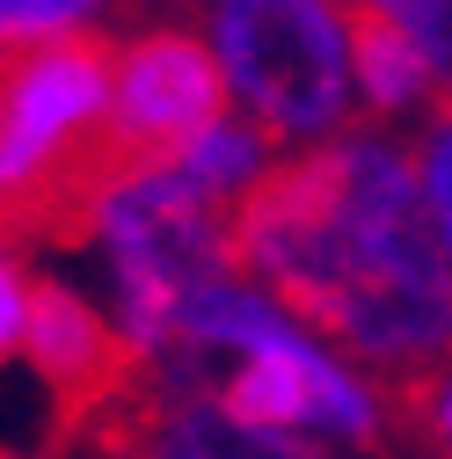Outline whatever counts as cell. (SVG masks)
I'll use <instances>...</instances> for the list:
<instances>
[{"label":"cell","mask_w":452,"mask_h":459,"mask_svg":"<svg viewBox=\"0 0 452 459\" xmlns=\"http://www.w3.org/2000/svg\"><path fill=\"white\" fill-rule=\"evenodd\" d=\"M146 386H212L234 416L328 452H387L394 416H402L394 386L372 365H358L335 335H321L241 263L190 292L176 321V358Z\"/></svg>","instance_id":"2"},{"label":"cell","mask_w":452,"mask_h":459,"mask_svg":"<svg viewBox=\"0 0 452 459\" xmlns=\"http://www.w3.org/2000/svg\"><path fill=\"white\" fill-rule=\"evenodd\" d=\"M358 15H379V22H394V30H409L423 51H430V66H438V81H445V95H452V0H351Z\"/></svg>","instance_id":"13"},{"label":"cell","mask_w":452,"mask_h":459,"mask_svg":"<svg viewBox=\"0 0 452 459\" xmlns=\"http://www.w3.org/2000/svg\"><path fill=\"white\" fill-rule=\"evenodd\" d=\"M204 8H212V0H204Z\"/></svg>","instance_id":"17"},{"label":"cell","mask_w":452,"mask_h":459,"mask_svg":"<svg viewBox=\"0 0 452 459\" xmlns=\"http://www.w3.org/2000/svg\"><path fill=\"white\" fill-rule=\"evenodd\" d=\"M37 270L0 241V372L22 365V342H30V314H37Z\"/></svg>","instance_id":"14"},{"label":"cell","mask_w":452,"mask_h":459,"mask_svg":"<svg viewBox=\"0 0 452 459\" xmlns=\"http://www.w3.org/2000/svg\"><path fill=\"white\" fill-rule=\"evenodd\" d=\"M176 176L204 197V204H219V212H241L277 168H285V146H277L256 117H241V109H219V117L204 125V132H190L176 153H161Z\"/></svg>","instance_id":"10"},{"label":"cell","mask_w":452,"mask_h":459,"mask_svg":"<svg viewBox=\"0 0 452 459\" xmlns=\"http://www.w3.org/2000/svg\"><path fill=\"white\" fill-rule=\"evenodd\" d=\"M125 459H387V452H328L285 430L234 416L212 386H146L125 423Z\"/></svg>","instance_id":"8"},{"label":"cell","mask_w":452,"mask_h":459,"mask_svg":"<svg viewBox=\"0 0 452 459\" xmlns=\"http://www.w3.org/2000/svg\"><path fill=\"white\" fill-rule=\"evenodd\" d=\"M81 234L109 284V321L125 335L139 379H161L176 358V321L204 277L234 270V212L204 204L168 160H109L74 197Z\"/></svg>","instance_id":"3"},{"label":"cell","mask_w":452,"mask_h":459,"mask_svg":"<svg viewBox=\"0 0 452 459\" xmlns=\"http://www.w3.org/2000/svg\"><path fill=\"white\" fill-rule=\"evenodd\" d=\"M234 109L204 22H146L109 51V160H161Z\"/></svg>","instance_id":"6"},{"label":"cell","mask_w":452,"mask_h":459,"mask_svg":"<svg viewBox=\"0 0 452 459\" xmlns=\"http://www.w3.org/2000/svg\"><path fill=\"white\" fill-rule=\"evenodd\" d=\"M445 81L430 66V51L409 37V30H394L379 15H358V117L379 125V132H423L438 109H445Z\"/></svg>","instance_id":"9"},{"label":"cell","mask_w":452,"mask_h":459,"mask_svg":"<svg viewBox=\"0 0 452 459\" xmlns=\"http://www.w3.org/2000/svg\"><path fill=\"white\" fill-rule=\"evenodd\" d=\"M109 168V51L51 44L0 74V197L15 212Z\"/></svg>","instance_id":"5"},{"label":"cell","mask_w":452,"mask_h":459,"mask_svg":"<svg viewBox=\"0 0 452 459\" xmlns=\"http://www.w3.org/2000/svg\"><path fill=\"white\" fill-rule=\"evenodd\" d=\"M22 365L37 372V386L66 409H95V401H117L132 372L125 358V335L109 321V299L81 292L66 277H44L37 284V314H30V342H22Z\"/></svg>","instance_id":"7"},{"label":"cell","mask_w":452,"mask_h":459,"mask_svg":"<svg viewBox=\"0 0 452 459\" xmlns=\"http://www.w3.org/2000/svg\"><path fill=\"white\" fill-rule=\"evenodd\" d=\"M409 423H416V437H423L438 459H452V365H438L430 379H416V394H409Z\"/></svg>","instance_id":"15"},{"label":"cell","mask_w":452,"mask_h":459,"mask_svg":"<svg viewBox=\"0 0 452 459\" xmlns=\"http://www.w3.org/2000/svg\"><path fill=\"white\" fill-rule=\"evenodd\" d=\"M234 255L387 386L452 365V263L430 234L416 139L351 125L234 212Z\"/></svg>","instance_id":"1"},{"label":"cell","mask_w":452,"mask_h":459,"mask_svg":"<svg viewBox=\"0 0 452 459\" xmlns=\"http://www.w3.org/2000/svg\"><path fill=\"white\" fill-rule=\"evenodd\" d=\"M204 37L226 95L285 153L343 139L358 117V8L351 0H212Z\"/></svg>","instance_id":"4"},{"label":"cell","mask_w":452,"mask_h":459,"mask_svg":"<svg viewBox=\"0 0 452 459\" xmlns=\"http://www.w3.org/2000/svg\"><path fill=\"white\" fill-rule=\"evenodd\" d=\"M416 176H423V204H430V234L452 263V102L416 132Z\"/></svg>","instance_id":"12"},{"label":"cell","mask_w":452,"mask_h":459,"mask_svg":"<svg viewBox=\"0 0 452 459\" xmlns=\"http://www.w3.org/2000/svg\"><path fill=\"white\" fill-rule=\"evenodd\" d=\"M109 0H0V74L51 44H95Z\"/></svg>","instance_id":"11"},{"label":"cell","mask_w":452,"mask_h":459,"mask_svg":"<svg viewBox=\"0 0 452 459\" xmlns=\"http://www.w3.org/2000/svg\"><path fill=\"white\" fill-rule=\"evenodd\" d=\"M8 219H15V204H8V197H0V241H8Z\"/></svg>","instance_id":"16"}]
</instances>
